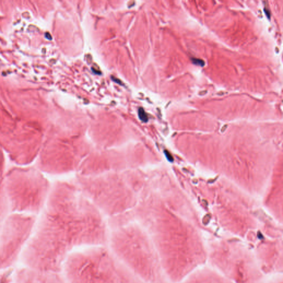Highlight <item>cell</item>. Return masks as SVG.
I'll return each mask as SVG.
<instances>
[{
    "label": "cell",
    "mask_w": 283,
    "mask_h": 283,
    "mask_svg": "<svg viewBox=\"0 0 283 283\" xmlns=\"http://www.w3.org/2000/svg\"><path fill=\"white\" fill-rule=\"evenodd\" d=\"M107 243L115 258L131 275L142 283H152L155 276L156 251L146 233L125 228L115 232Z\"/></svg>",
    "instance_id": "2"
},
{
    "label": "cell",
    "mask_w": 283,
    "mask_h": 283,
    "mask_svg": "<svg viewBox=\"0 0 283 283\" xmlns=\"http://www.w3.org/2000/svg\"><path fill=\"white\" fill-rule=\"evenodd\" d=\"M64 270L68 283H130V273L107 246L73 251L64 262Z\"/></svg>",
    "instance_id": "1"
},
{
    "label": "cell",
    "mask_w": 283,
    "mask_h": 283,
    "mask_svg": "<svg viewBox=\"0 0 283 283\" xmlns=\"http://www.w3.org/2000/svg\"><path fill=\"white\" fill-rule=\"evenodd\" d=\"M139 115L140 116V117L142 120H147V116H146V114L145 113V112L144 111V109H143L142 108H140L139 109Z\"/></svg>",
    "instance_id": "3"
},
{
    "label": "cell",
    "mask_w": 283,
    "mask_h": 283,
    "mask_svg": "<svg viewBox=\"0 0 283 283\" xmlns=\"http://www.w3.org/2000/svg\"><path fill=\"white\" fill-rule=\"evenodd\" d=\"M192 61H193V62L194 64H196L201 65V66H203V65H204V61H200V59H193Z\"/></svg>",
    "instance_id": "4"
}]
</instances>
